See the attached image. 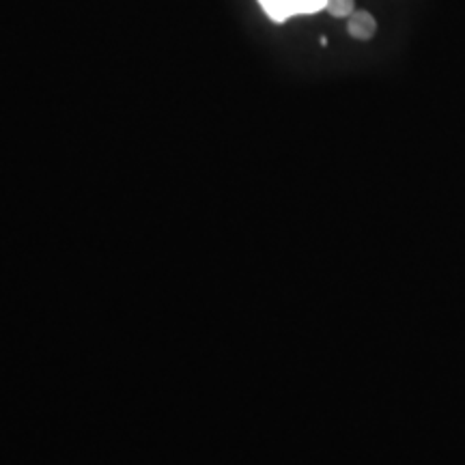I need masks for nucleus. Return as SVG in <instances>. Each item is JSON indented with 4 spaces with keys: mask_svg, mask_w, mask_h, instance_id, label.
I'll return each mask as SVG.
<instances>
[{
    "mask_svg": "<svg viewBox=\"0 0 465 465\" xmlns=\"http://www.w3.org/2000/svg\"><path fill=\"white\" fill-rule=\"evenodd\" d=\"M259 5L265 15L278 25L295 15H312L325 11V0H259Z\"/></svg>",
    "mask_w": 465,
    "mask_h": 465,
    "instance_id": "nucleus-1",
    "label": "nucleus"
},
{
    "mask_svg": "<svg viewBox=\"0 0 465 465\" xmlns=\"http://www.w3.org/2000/svg\"><path fill=\"white\" fill-rule=\"evenodd\" d=\"M347 33L358 42H369L377 33V20L369 11H353L347 17Z\"/></svg>",
    "mask_w": 465,
    "mask_h": 465,
    "instance_id": "nucleus-2",
    "label": "nucleus"
},
{
    "mask_svg": "<svg viewBox=\"0 0 465 465\" xmlns=\"http://www.w3.org/2000/svg\"><path fill=\"white\" fill-rule=\"evenodd\" d=\"M325 11L334 17H349L356 11V0H325Z\"/></svg>",
    "mask_w": 465,
    "mask_h": 465,
    "instance_id": "nucleus-3",
    "label": "nucleus"
}]
</instances>
